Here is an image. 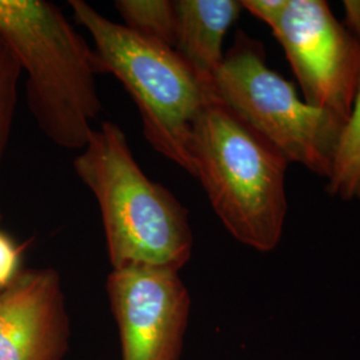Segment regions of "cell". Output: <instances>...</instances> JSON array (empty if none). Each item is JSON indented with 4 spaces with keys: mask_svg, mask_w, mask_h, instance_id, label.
<instances>
[{
    "mask_svg": "<svg viewBox=\"0 0 360 360\" xmlns=\"http://www.w3.org/2000/svg\"><path fill=\"white\" fill-rule=\"evenodd\" d=\"M80 151L74 168L99 205L112 269L181 270L193 255L188 211L143 172L123 129L104 122Z\"/></svg>",
    "mask_w": 360,
    "mask_h": 360,
    "instance_id": "1",
    "label": "cell"
},
{
    "mask_svg": "<svg viewBox=\"0 0 360 360\" xmlns=\"http://www.w3.org/2000/svg\"><path fill=\"white\" fill-rule=\"evenodd\" d=\"M0 37L27 75V102L55 146L83 150L102 111L96 52L44 0H0Z\"/></svg>",
    "mask_w": 360,
    "mask_h": 360,
    "instance_id": "2",
    "label": "cell"
},
{
    "mask_svg": "<svg viewBox=\"0 0 360 360\" xmlns=\"http://www.w3.org/2000/svg\"><path fill=\"white\" fill-rule=\"evenodd\" d=\"M195 178L226 230L259 252L276 248L287 217L288 159L214 95L193 124Z\"/></svg>",
    "mask_w": 360,
    "mask_h": 360,
    "instance_id": "3",
    "label": "cell"
},
{
    "mask_svg": "<svg viewBox=\"0 0 360 360\" xmlns=\"http://www.w3.org/2000/svg\"><path fill=\"white\" fill-rule=\"evenodd\" d=\"M70 6L94 40L102 74L119 79L138 105L147 142L193 176V124L211 94L174 49L139 37L83 0Z\"/></svg>",
    "mask_w": 360,
    "mask_h": 360,
    "instance_id": "4",
    "label": "cell"
},
{
    "mask_svg": "<svg viewBox=\"0 0 360 360\" xmlns=\"http://www.w3.org/2000/svg\"><path fill=\"white\" fill-rule=\"evenodd\" d=\"M212 95L296 162L330 178L347 120L300 101L292 84L266 63L257 39L238 30L214 79Z\"/></svg>",
    "mask_w": 360,
    "mask_h": 360,
    "instance_id": "5",
    "label": "cell"
},
{
    "mask_svg": "<svg viewBox=\"0 0 360 360\" xmlns=\"http://www.w3.org/2000/svg\"><path fill=\"white\" fill-rule=\"evenodd\" d=\"M271 30L304 102L348 120L360 84V39L336 20L323 0H287Z\"/></svg>",
    "mask_w": 360,
    "mask_h": 360,
    "instance_id": "6",
    "label": "cell"
},
{
    "mask_svg": "<svg viewBox=\"0 0 360 360\" xmlns=\"http://www.w3.org/2000/svg\"><path fill=\"white\" fill-rule=\"evenodd\" d=\"M105 288L119 330L120 360H180L191 296L179 271L112 269Z\"/></svg>",
    "mask_w": 360,
    "mask_h": 360,
    "instance_id": "7",
    "label": "cell"
},
{
    "mask_svg": "<svg viewBox=\"0 0 360 360\" xmlns=\"http://www.w3.org/2000/svg\"><path fill=\"white\" fill-rule=\"evenodd\" d=\"M70 342L59 272L23 269L0 291V360H65Z\"/></svg>",
    "mask_w": 360,
    "mask_h": 360,
    "instance_id": "8",
    "label": "cell"
},
{
    "mask_svg": "<svg viewBox=\"0 0 360 360\" xmlns=\"http://www.w3.org/2000/svg\"><path fill=\"white\" fill-rule=\"evenodd\" d=\"M174 51L212 95V84L223 63V41L243 10L236 0H176Z\"/></svg>",
    "mask_w": 360,
    "mask_h": 360,
    "instance_id": "9",
    "label": "cell"
},
{
    "mask_svg": "<svg viewBox=\"0 0 360 360\" xmlns=\"http://www.w3.org/2000/svg\"><path fill=\"white\" fill-rule=\"evenodd\" d=\"M115 8L124 26L142 38L174 49L176 34L175 1L169 0H117Z\"/></svg>",
    "mask_w": 360,
    "mask_h": 360,
    "instance_id": "10",
    "label": "cell"
},
{
    "mask_svg": "<svg viewBox=\"0 0 360 360\" xmlns=\"http://www.w3.org/2000/svg\"><path fill=\"white\" fill-rule=\"evenodd\" d=\"M328 193L345 200L360 199V84L335 155Z\"/></svg>",
    "mask_w": 360,
    "mask_h": 360,
    "instance_id": "11",
    "label": "cell"
},
{
    "mask_svg": "<svg viewBox=\"0 0 360 360\" xmlns=\"http://www.w3.org/2000/svg\"><path fill=\"white\" fill-rule=\"evenodd\" d=\"M20 77L22 67L8 44L0 37V168L11 135ZM1 219L0 210V223Z\"/></svg>",
    "mask_w": 360,
    "mask_h": 360,
    "instance_id": "12",
    "label": "cell"
},
{
    "mask_svg": "<svg viewBox=\"0 0 360 360\" xmlns=\"http://www.w3.org/2000/svg\"><path fill=\"white\" fill-rule=\"evenodd\" d=\"M26 245H19L7 232L0 230V291L13 283L23 270L22 257Z\"/></svg>",
    "mask_w": 360,
    "mask_h": 360,
    "instance_id": "13",
    "label": "cell"
},
{
    "mask_svg": "<svg viewBox=\"0 0 360 360\" xmlns=\"http://www.w3.org/2000/svg\"><path fill=\"white\" fill-rule=\"evenodd\" d=\"M287 0H243L242 7L272 28L285 10Z\"/></svg>",
    "mask_w": 360,
    "mask_h": 360,
    "instance_id": "14",
    "label": "cell"
},
{
    "mask_svg": "<svg viewBox=\"0 0 360 360\" xmlns=\"http://www.w3.org/2000/svg\"><path fill=\"white\" fill-rule=\"evenodd\" d=\"M343 4L346 10V28L354 37L360 39V0H346Z\"/></svg>",
    "mask_w": 360,
    "mask_h": 360,
    "instance_id": "15",
    "label": "cell"
}]
</instances>
